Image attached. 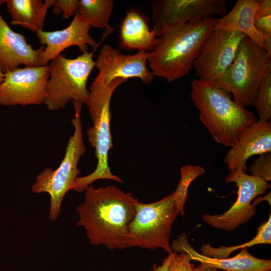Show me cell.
Returning a JSON list of instances; mask_svg holds the SVG:
<instances>
[{"label": "cell", "mask_w": 271, "mask_h": 271, "mask_svg": "<svg viewBox=\"0 0 271 271\" xmlns=\"http://www.w3.org/2000/svg\"><path fill=\"white\" fill-rule=\"evenodd\" d=\"M84 191V201L76 208V225L84 228L89 243L104 245L110 251L127 248V228L139 199L114 185H91Z\"/></svg>", "instance_id": "obj_1"}, {"label": "cell", "mask_w": 271, "mask_h": 271, "mask_svg": "<svg viewBox=\"0 0 271 271\" xmlns=\"http://www.w3.org/2000/svg\"><path fill=\"white\" fill-rule=\"evenodd\" d=\"M191 88L199 120L217 143L233 147L242 131L257 121L252 112L235 102L215 82L196 79Z\"/></svg>", "instance_id": "obj_2"}, {"label": "cell", "mask_w": 271, "mask_h": 271, "mask_svg": "<svg viewBox=\"0 0 271 271\" xmlns=\"http://www.w3.org/2000/svg\"><path fill=\"white\" fill-rule=\"evenodd\" d=\"M216 19L191 21L159 37L148 60L154 75L170 82L188 74Z\"/></svg>", "instance_id": "obj_3"}, {"label": "cell", "mask_w": 271, "mask_h": 271, "mask_svg": "<svg viewBox=\"0 0 271 271\" xmlns=\"http://www.w3.org/2000/svg\"><path fill=\"white\" fill-rule=\"evenodd\" d=\"M127 81L122 78H116L106 86L91 84L89 87V94L85 103L93 125L88 128L86 133L88 141L94 149L97 165L90 174L76 179L73 190L82 192L93 182L101 179L123 182L119 177L111 172L108 164L109 151L113 147L110 103L116 88Z\"/></svg>", "instance_id": "obj_4"}, {"label": "cell", "mask_w": 271, "mask_h": 271, "mask_svg": "<svg viewBox=\"0 0 271 271\" xmlns=\"http://www.w3.org/2000/svg\"><path fill=\"white\" fill-rule=\"evenodd\" d=\"M73 104L75 113L71 124L74 130L68 140L63 159L56 169L48 167L40 172L31 187L34 193H47L49 195V218L52 221L57 219L65 195L72 190L76 179L79 177V161L86 151L81 118L82 104Z\"/></svg>", "instance_id": "obj_5"}, {"label": "cell", "mask_w": 271, "mask_h": 271, "mask_svg": "<svg viewBox=\"0 0 271 271\" xmlns=\"http://www.w3.org/2000/svg\"><path fill=\"white\" fill-rule=\"evenodd\" d=\"M271 57L258 44L245 36L240 42L234 58L223 76L215 82L234 101L246 108L253 105L264 74L271 70Z\"/></svg>", "instance_id": "obj_6"}, {"label": "cell", "mask_w": 271, "mask_h": 271, "mask_svg": "<svg viewBox=\"0 0 271 271\" xmlns=\"http://www.w3.org/2000/svg\"><path fill=\"white\" fill-rule=\"evenodd\" d=\"M95 50L83 53L73 59L60 54L51 61L43 103L49 110L63 109L70 101L73 103H85L89 94L87 81L95 66L93 58Z\"/></svg>", "instance_id": "obj_7"}, {"label": "cell", "mask_w": 271, "mask_h": 271, "mask_svg": "<svg viewBox=\"0 0 271 271\" xmlns=\"http://www.w3.org/2000/svg\"><path fill=\"white\" fill-rule=\"evenodd\" d=\"M179 210L173 193L152 203L139 201L129 224L126 237L127 248L138 247L154 250L161 248L168 254L173 252L170 236Z\"/></svg>", "instance_id": "obj_8"}, {"label": "cell", "mask_w": 271, "mask_h": 271, "mask_svg": "<svg viewBox=\"0 0 271 271\" xmlns=\"http://www.w3.org/2000/svg\"><path fill=\"white\" fill-rule=\"evenodd\" d=\"M225 182L235 183L238 188L237 198L230 208L222 214L203 215L204 221L215 228L233 231L254 216L256 206L262 201H267L270 205V192L264 197H257L251 203L255 198L270 188L269 183L261 178L249 175L238 170L229 173Z\"/></svg>", "instance_id": "obj_9"}, {"label": "cell", "mask_w": 271, "mask_h": 271, "mask_svg": "<svg viewBox=\"0 0 271 271\" xmlns=\"http://www.w3.org/2000/svg\"><path fill=\"white\" fill-rule=\"evenodd\" d=\"M152 8L157 37L191 21L227 14L225 0H156Z\"/></svg>", "instance_id": "obj_10"}, {"label": "cell", "mask_w": 271, "mask_h": 271, "mask_svg": "<svg viewBox=\"0 0 271 271\" xmlns=\"http://www.w3.org/2000/svg\"><path fill=\"white\" fill-rule=\"evenodd\" d=\"M50 76L48 65L18 67L4 73L0 104L22 106L44 103Z\"/></svg>", "instance_id": "obj_11"}, {"label": "cell", "mask_w": 271, "mask_h": 271, "mask_svg": "<svg viewBox=\"0 0 271 271\" xmlns=\"http://www.w3.org/2000/svg\"><path fill=\"white\" fill-rule=\"evenodd\" d=\"M245 36L240 32L212 29L193 63L197 79L211 82L220 79L233 61Z\"/></svg>", "instance_id": "obj_12"}, {"label": "cell", "mask_w": 271, "mask_h": 271, "mask_svg": "<svg viewBox=\"0 0 271 271\" xmlns=\"http://www.w3.org/2000/svg\"><path fill=\"white\" fill-rule=\"evenodd\" d=\"M151 52L139 51L134 54L125 55L108 44L101 48L95 61L98 73L91 84L106 86L116 78L127 80L140 79L144 83H151L154 74L147 67Z\"/></svg>", "instance_id": "obj_13"}, {"label": "cell", "mask_w": 271, "mask_h": 271, "mask_svg": "<svg viewBox=\"0 0 271 271\" xmlns=\"http://www.w3.org/2000/svg\"><path fill=\"white\" fill-rule=\"evenodd\" d=\"M91 27L84 23L77 13L66 28L54 31L39 30L36 32L39 43L45 45L39 58V65L46 66L65 49L77 46L83 53L88 46L96 50L99 43L90 35Z\"/></svg>", "instance_id": "obj_14"}, {"label": "cell", "mask_w": 271, "mask_h": 271, "mask_svg": "<svg viewBox=\"0 0 271 271\" xmlns=\"http://www.w3.org/2000/svg\"><path fill=\"white\" fill-rule=\"evenodd\" d=\"M271 152V122L257 120L239 134L235 145L226 154L224 161L229 173L241 170L246 173V162L251 157Z\"/></svg>", "instance_id": "obj_15"}, {"label": "cell", "mask_w": 271, "mask_h": 271, "mask_svg": "<svg viewBox=\"0 0 271 271\" xmlns=\"http://www.w3.org/2000/svg\"><path fill=\"white\" fill-rule=\"evenodd\" d=\"M171 247L173 252L185 253L191 260L224 271H265L271 269L270 259L257 258L246 248L241 249L236 255L225 258H216L203 255L191 245L186 233L173 240Z\"/></svg>", "instance_id": "obj_16"}, {"label": "cell", "mask_w": 271, "mask_h": 271, "mask_svg": "<svg viewBox=\"0 0 271 271\" xmlns=\"http://www.w3.org/2000/svg\"><path fill=\"white\" fill-rule=\"evenodd\" d=\"M44 47L34 49L22 34L14 32L0 14V69L5 73L19 67L39 66Z\"/></svg>", "instance_id": "obj_17"}, {"label": "cell", "mask_w": 271, "mask_h": 271, "mask_svg": "<svg viewBox=\"0 0 271 271\" xmlns=\"http://www.w3.org/2000/svg\"><path fill=\"white\" fill-rule=\"evenodd\" d=\"M158 38L154 30H151L147 17L136 9L128 10L120 26L119 43L126 50L152 51Z\"/></svg>", "instance_id": "obj_18"}, {"label": "cell", "mask_w": 271, "mask_h": 271, "mask_svg": "<svg viewBox=\"0 0 271 271\" xmlns=\"http://www.w3.org/2000/svg\"><path fill=\"white\" fill-rule=\"evenodd\" d=\"M258 5L256 0L237 1L228 13L216 19L213 29L240 32L263 48V36L254 25Z\"/></svg>", "instance_id": "obj_19"}, {"label": "cell", "mask_w": 271, "mask_h": 271, "mask_svg": "<svg viewBox=\"0 0 271 271\" xmlns=\"http://www.w3.org/2000/svg\"><path fill=\"white\" fill-rule=\"evenodd\" d=\"M11 24L20 25L33 32L43 29L48 4L41 0H6Z\"/></svg>", "instance_id": "obj_20"}, {"label": "cell", "mask_w": 271, "mask_h": 271, "mask_svg": "<svg viewBox=\"0 0 271 271\" xmlns=\"http://www.w3.org/2000/svg\"><path fill=\"white\" fill-rule=\"evenodd\" d=\"M113 7L112 0L79 1L77 13L80 19L91 28H105L101 42L114 31L108 25Z\"/></svg>", "instance_id": "obj_21"}, {"label": "cell", "mask_w": 271, "mask_h": 271, "mask_svg": "<svg viewBox=\"0 0 271 271\" xmlns=\"http://www.w3.org/2000/svg\"><path fill=\"white\" fill-rule=\"evenodd\" d=\"M261 244H271V215L267 220L261 223L258 227L254 237L245 243L237 245L219 247H212L210 244H203L200 250L201 254L206 256L225 258L228 257L233 251Z\"/></svg>", "instance_id": "obj_22"}, {"label": "cell", "mask_w": 271, "mask_h": 271, "mask_svg": "<svg viewBox=\"0 0 271 271\" xmlns=\"http://www.w3.org/2000/svg\"><path fill=\"white\" fill-rule=\"evenodd\" d=\"M181 178L176 189L172 192L180 214L184 215V206L188 196L190 184L205 173L204 169L199 166L186 165L181 168Z\"/></svg>", "instance_id": "obj_23"}, {"label": "cell", "mask_w": 271, "mask_h": 271, "mask_svg": "<svg viewBox=\"0 0 271 271\" xmlns=\"http://www.w3.org/2000/svg\"><path fill=\"white\" fill-rule=\"evenodd\" d=\"M253 106L261 121H269L271 119V70L263 76L256 92Z\"/></svg>", "instance_id": "obj_24"}, {"label": "cell", "mask_w": 271, "mask_h": 271, "mask_svg": "<svg viewBox=\"0 0 271 271\" xmlns=\"http://www.w3.org/2000/svg\"><path fill=\"white\" fill-rule=\"evenodd\" d=\"M251 175L271 180V152L259 155L249 168Z\"/></svg>", "instance_id": "obj_25"}, {"label": "cell", "mask_w": 271, "mask_h": 271, "mask_svg": "<svg viewBox=\"0 0 271 271\" xmlns=\"http://www.w3.org/2000/svg\"><path fill=\"white\" fill-rule=\"evenodd\" d=\"M49 7L52 6V12L55 15L62 14L63 19H68L75 15L77 11L78 0H45Z\"/></svg>", "instance_id": "obj_26"}, {"label": "cell", "mask_w": 271, "mask_h": 271, "mask_svg": "<svg viewBox=\"0 0 271 271\" xmlns=\"http://www.w3.org/2000/svg\"><path fill=\"white\" fill-rule=\"evenodd\" d=\"M185 253L173 252L167 271H195L194 264Z\"/></svg>", "instance_id": "obj_27"}, {"label": "cell", "mask_w": 271, "mask_h": 271, "mask_svg": "<svg viewBox=\"0 0 271 271\" xmlns=\"http://www.w3.org/2000/svg\"><path fill=\"white\" fill-rule=\"evenodd\" d=\"M271 15V1H258L255 18Z\"/></svg>", "instance_id": "obj_28"}, {"label": "cell", "mask_w": 271, "mask_h": 271, "mask_svg": "<svg viewBox=\"0 0 271 271\" xmlns=\"http://www.w3.org/2000/svg\"><path fill=\"white\" fill-rule=\"evenodd\" d=\"M171 258V254L164 259L161 264H154L150 271H167L168 267Z\"/></svg>", "instance_id": "obj_29"}, {"label": "cell", "mask_w": 271, "mask_h": 271, "mask_svg": "<svg viewBox=\"0 0 271 271\" xmlns=\"http://www.w3.org/2000/svg\"><path fill=\"white\" fill-rule=\"evenodd\" d=\"M195 271H224L213 267H210L203 264L200 263L196 267Z\"/></svg>", "instance_id": "obj_30"}, {"label": "cell", "mask_w": 271, "mask_h": 271, "mask_svg": "<svg viewBox=\"0 0 271 271\" xmlns=\"http://www.w3.org/2000/svg\"><path fill=\"white\" fill-rule=\"evenodd\" d=\"M4 78V73L0 69V85L3 81Z\"/></svg>", "instance_id": "obj_31"}, {"label": "cell", "mask_w": 271, "mask_h": 271, "mask_svg": "<svg viewBox=\"0 0 271 271\" xmlns=\"http://www.w3.org/2000/svg\"><path fill=\"white\" fill-rule=\"evenodd\" d=\"M5 3H6V0H0V7L3 4Z\"/></svg>", "instance_id": "obj_32"}, {"label": "cell", "mask_w": 271, "mask_h": 271, "mask_svg": "<svg viewBox=\"0 0 271 271\" xmlns=\"http://www.w3.org/2000/svg\"><path fill=\"white\" fill-rule=\"evenodd\" d=\"M265 271H271V270L270 269H267V270H266Z\"/></svg>", "instance_id": "obj_33"}]
</instances>
